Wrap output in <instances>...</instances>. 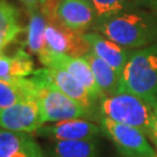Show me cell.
Instances as JSON below:
<instances>
[{
    "mask_svg": "<svg viewBox=\"0 0 157 157\" xmlns=\"http://www.w3.org/2000/svg\"><path fill=\"white\" fill-rule=\"evenodd\" d=\"M92 30L127 49H140L157 42V14L152 8L133 7L97 21Z\"/></svg>",
    "mask_w": 157,
    "mask_h": 157,
    "instance_id": "6da1fadb",
    "label": "cell"
},
{
    "mask_svg": "<svg viewBox=\"0 0 157 157\" xmlns=\"http://www.w3.org/2000/svg\"><path fill=\"white\" fill-rule=\"evenodd\" d=\"M119 92H128L155 106L157 104V42L133 49L120 76Z\"/></svg>",
    "mask_w": 157,
    "mask_h": 157,
    "instance_id": "7a4b0ae2",
    "label": "cell"
},
{
    "mask_svg": "<svg viewBox=\"0 0 157 157\" xmlns=\"http://www.w3.org/2000/svg\"><path fill=\"white\" fill-rule=\"evenodd\" d=\"M99 114L119 124L140 129L147 135L152 121L154 106L137 95L119 92L100 99Z\"/></svg>",
    "mask_w": 157,
    "mask_h": 157,
    "instance_id": "3957f363",
    "label": "cell"
},
{
    "mask_svg": "<svg viewBox=\"0 0 157 157\" xmlns=\"http://www.w3.org/2000/svg\"><path fill=\"white\" fill-rule=\"evenodd\" d=\"M30 78L36 84V101L44 124L69 119H93L94 115L92 113L79 102L69 98L54 85L34 76H30Z\"/></svg>",
    "mask_w": 157,
    "mask_h": 157,
    "instance_id": "277c9868",
    "label": "cell"
},
{
    "mask_svg": "<svg viewBox=\"0 0 157 157\" xmlns=\"http://www.w3.org/2000/svg\"><path fill=\"white\" fill-rule=\"evenodd\" d=\"M102 133L113 142L118 154L124 157H157V150L142 130L119 124L108 118L99 119Z\"/></svg>",
    "mask_w": 157,
    "mask_h": 157,
    "instance_id": "5b68a950",
    "label": "cell"
},
{
    "mask_svg": "<svg viewBox=\"0 0 157 157\" xmlns=\"http://www.w3.org/2000/svg\"><path fill=\"white\" fill-rule=\"evenodd\" d=\"M32 76L54 85L56 89L62 91L69 98L76 100L82 106H84L93 115H95L97 111L99 112V100H97L91 94L90 91L78 79L65 70L44 67L35 70Z\"/></svg>",
    "mask_w": 157,
    "mask_h": 157,
    "instance_id": "8992f818",
    "label": "cell"
},
{
    "mask_svg": "<svg viewBox=\"0 0 157 157\" xmlns=\"http://www.w3.org/2000/svg\"><path fill=\"white\" fill-rule=\"evenodd\" d=\"M37 57L43 67L61 69L71 73L90 91V93L97 100L100 101V99L104 98L102 92L95 82L94 75L92 72L90 64L86 62L84 57H72L65 54H57L52 51H45Z\"/></svg>",
    "mask_w": 157,
    "mask_h": 157,
    "instance_id": "52a82bcc",
    "label": "cell"
},
{
    "mask_svg": "<svg viewBox=\"0 0 157 157\" xmlns=\"http://www.w3.org/2000/svg\"><path fill=\"white\" fill-rule=\"evenodd\" d=\"M35 134L52 141H73L98 139L102 133L100 124L89 119H69L51 124H43Z\"/></svg>",
    "mask_w": 157,
    "mask_h": 157,
    "instance_id": "ba28073f",
    "label": "cell"
},
{
    "mask_svg": "<svg viewBox=\"0 0 157 157\" xmlns=\"http://www.w3.org/2000/svg\"><path fill=\"white\" fill-rule=\"evenodd\" d=\"M37 101H26L0 108V129L35 134L43 126Z\"/></svg>",
    "mask_w": 157,
    "mask_h": 157,
    "instance_id": "9c48e42d",
    "label": "cell"
},
{
    "mask_svg": "<svg viewBox=\"0 0 157 157\" xmlns=\"http://www.w3.org/2000/svg\"><path fill=\"white\" fill-rule=\"evenodd\" d=\"M97 15L90 0H61L51 22H58L72 32L86 33L92 30Z\"/></svg>",
    "mask_w": 157,
    "mask_h": 157,
    "instance_id": "30bf717a",
    "label": "cell"
},
{
    "mask_svg": "<svg viewBox=\"0 0 157 157\" xmlns=\"http://www.w3.org/2000/svg\"><path fill=\"white\" fill-rule=\"evenodd\" d=\"M84 33H77L63 27L58 22H48L45 29L47 51L65 54L72 57H83L91 51L85 41Z\"/></svg>",
    "mask_w": 157,
    "mask_h": 157,
    "instance_id": "8fae6325",
    "label": "cell"
},
{
    "mask_svg": "<svg viewBox=\"0 0 157 157\" xmlns=\"http://www.w3.org/2000/svg\"><path fill=\"white\" fill-rule=\"evenodd\" d=\"M83 36L85 41L90 44L91 50L98 57H100L102 61L109 64L119 76H121L124 65L133 50L113 42L104 35L93 30L86 32L83 34Z\"/></svg>",
    "mask_w": 157,
    "mask_h": 157,
    "instance_id": "7c38bea8",
    "label": "cell"
},
{
    "mask_svg": "<svg viewBox=\"0 0 157 157\" xmlns=\"http://www.w3.org/2000/svg\"><path fill=\"white\" fill-rule=\"evenodd\" d=\"M0 157H47L29 133L0 129Z\"/></svg>",
    "mask_w": 157,
    "mask_h": 157,
    "instance_id": "4fadbf2b",
    "label": "cell"
},
{
    "mask_svg": "<svg viewBox=\"0 0 157 157\" xmlns=\"http://www.w3.org/2000/svg\"><path fill=\"white\" fill-rule=\"evenodd\" d=\"M36 84L30 77L17 79L0 78V108L19 102L36 101Z\"/></svg>",
    "mask_w": 157,
    "mask_h": 157,
    "instance_id": "5bb4252c",
    "label": "cell"
},
{
    "mask_svg": "<svg viewBox=\"0 0 157 157\" xmlns=\"http://www.w3.org/2000/svg\"><path fill=\"white\" fill-rule=\"evenodd\" d=\"M26 28L20 22V11L7 0H0V52L14 43Z\"/></svg>",
    "mask_w": 157,
    "mask_h": 157,
    "instance_id": "9a60e30c",
    "label": "cell"
},
{
    "mask_svg": "<svg viewBox=\"0 0 157 157\" xmlns=\"http://www.w3.org/2000/svg\"><path fill=\"white\" fill-rule=\"evenodd\" d=\"M34 69L32 55L22 48H19L12 55L1 54L0 56V78L17 79L30 77Z\"/></svg>",
    "mask_w": 157,
    "mask_h": 157,
    "instance_id": "2e32d148",
    "label": "cell"
},
{
    "mask_svg": "<svg viewBox=\"0 0 157 157\" xmlns=\"http://www.w3.org/2000/svg\"><path fill=\"white\" fill-rule=\"evenodd\" d=\"M83 57L90 64L92 72L94 75L95 82L102 92L104 97L118 93L120 76L115 72V70L105 61H102L100 57L97 56L92 50Z\"/></svg>",
    "mask_w": 157,
    "mask_h": 157,
    "instance_id": "e0dca14e",
    "label": "cell"
},
{
    "mask_svg": "<svg viewBox=\"0 0 157 157\" xmlns=\"http://www.w3.org/2000/svg\"><path fill=\"white\" fill-rule=\"evenodd\" d=\"M29 21L26 27L27 39L25 45L30 54L40 56L47 51L45 44V29L48 26V20L42 13L40 7L29 10Z\"/></svg>",
    "mask_w": 157,
    "mask_h": 157,
    "instance_id": "ac0fdd59",
    "label": "cell"
},
{
    "mask_svg": "<svg viewBox=\"0 0 157 157\" xmlns=\"http://www.w3.org/2000/svg\"><path fill=\"white\" fill-rule=\"evenodd\" d=\"M50 155L52 157H99V140L54 141L51 143Z\"/></svg>",
    "mask_w": 157,
    "mask_h": 157,
    "instance_id": "d6986e66",
    "label": "cell"
},
{
    "mask_svg": "<svg viewBox=\"0 0 157 157\" xmlns=\"http://www.w3.org/2000/svg\"><path fill=\"white\" fill-rule=\"evenodd\" d=\"M97 15V21L112 17L133 7H139L142 2L149 5V0H90ZM95 21V22H97Z\"/></svg>",
    "mask_w": 157,
    "mask_h": 157,
    "instance_id": "ffe728a7",
    "label": "cell"
},
{
    "mask_svg": "<svg viewBox=\"0 0 157 157\" xmlns=\"http://www.w3.org/2000/svg\"><path fill=\"white\" fill-rule=\"evenodd\" d=\"M148 139L150 140L152 144L155 146L157 150V104L154 106V114H152V121L151 124H150V128H149V132H148Z\"/></svg>",
    "mask_w": 157,
    "mask_h": 157,
    "instance_id": "44dd1931",
    "label": "cell"
},
{
    "mask_svg": "<svg viewBox=\"0 0 157 157\" xmlns=\"http://www.w3.org/2000/svg\"><path fill=\"white\" fill-rule=\"evenodd\" d=\"M23 5L27 7V10H33L36 7H40V2L41 0H20Z\"/></svg>",
    "mask_w": 157,
    "mask_h": 157,
    "instance_id": "7402d4cb",
    "label": "cell"
},
{
    "mask_svg": "<svg viewBox=\"0 0 157 157\" xmlns=\"http://www.w3.org/2000/svg\"><path fill=\"white\" fill-rule=\"evenodd\" d=\"M149 7L152 8L157 14V0H149Z\"/></svg>",
    "mask_w": 157,
    "mask_h": 157,
    "instance_id": "603a6c76",
    "label": "cell"
},
{
    "mask_svg": "<svg viewBox=\"0 0 157 157\" xmlns=\"http://www.w3.org/2000/svg\"><path fill=\"white\" fill-rule=\"evenodd\" d=\"M115 157H124V156H121V155H119L118 154V156H115Z\"/></svg>",
    "mask_w": 157,
    "mask_h": 157,
    "instance_id": "cb8c5ba5",
    "label": "cell"
},
{
    "mask_svg": "<svg viewBox=\"0 0 157 157\" xmlns=\"http://www.w3.org/2000/svg\"><path fill=\"white\" fill-rule=\"evenodd\" d=\"M1 54H4V52H0V56H1Z\"/></svg>",
    "mask_w": 157,
    "mask_h": 157,
    "instance_id": "d4e9b609",
    "label": "cell"
}]
</instances>
